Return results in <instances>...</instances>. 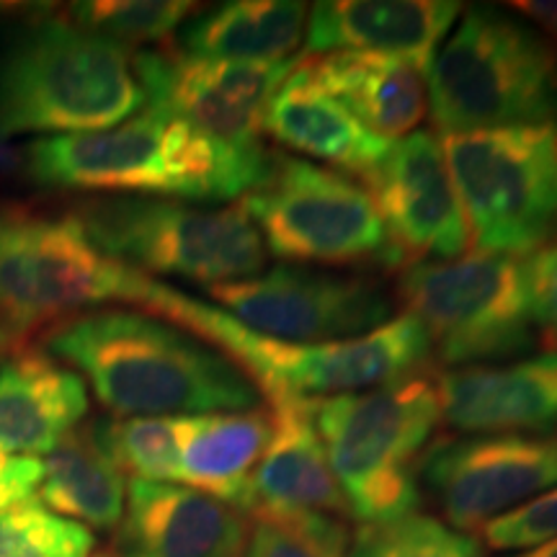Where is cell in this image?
Segmentation results:
<instances>
[{"label": "cell", "instance_id": "obj_1", "mask_svg": "<svg viewBox=\"0 0 557 557\" xmlns=\"http://www.w3.org/2000/svg\"><path fill=\"white\" fill-rule=\"evenodd\" d=\"M47 357L78 369L120 418L240 413L261 389L227 354L135 310L65 318L41 338Z\"/></svg>", "mask_w": 557, "mask_h": 557}, {"label": "cell", "instance_id": "obj_2", "mask_svg": "<svg viewBox=\"0 0 557 557\" xmlns=\"http://www.w3.org/2000/svg\"><path fill=\"white\" fill-rule=\"evenodd\" d=\"M26 156L32 176L50 186L227 201L259 189L274 152L227 145L148 109L111 129L37 139Z\"/></svg>", "mask_w": 557, "mask_h": 557}, {"label": "cell", "instance_id": "obj_3", "mask_svg": "<svg viewBox=\"0 0 557 557\" xmlns=\"http://www.w3.org/2000/svg\"><path fill=\"white\" fill-rule=\"evenodd\" d=\"M143 308L171 318L227 354L269 400H320L364 393L410 377L431 357L429 333L410 312L389 318L385 325L357 338L287 344L246 329L218 305H207L158 282H150Z\"/></svg>", "mask_w": 557, "mask_h": 557}, {"label": "cell", "instance_id": "obj_4", "mask_svg": "<svg viewBox=\"0 0 557 557\" xmlns=\"http://www.w3.org/2000/svg\"><path fill=\"white\" fill-rule=\"evenodd\" d=\"M145 103L132 54L73 21L29 26L0 58V137L111 129Z\"/></svg>", "mask_w": 557, "mask_h": 557}, {"label": "cell", "instance_id": "obj_5", "mask_svg": "<svg viewBox=\"0 0 557 557\" xmlns=\"http://www.w3.org/2000/svg\"><path fill=\"white\" fill-rule=\"evenodd\" d=\"M310 410L354 519L374 524L416 511L418 462L442 418L436 382L410 374L310 400Z\"/></svg>", "mask_w": 557, "mask_h": 557}, {"label": "cell", "instance_id": "obj_6", "mask_svg": "<svg viewBox=\"0 0 557 557\" xmlns=\"http://www.w3.org/2000/svg\"><path fill=\"white\" fill-rule=\"evenodd\" d=\"M429 109L444 135L557 120V47L513 16L472 9L429 67Z\"/></svg>", "mask_w": 557, "mask_h": 557}, {"label": "cell", "instance_id": "obj_7", "mask_svg": "<svg viewBox=\"0 0 557 557\" xmlns=\"http://www.w3.org/2000/svg\"><path fill=\"white\" fill-rule=\"evenodd\" d=\"M475 253H537L557 235V120L444 135Z\"/></svg>", "mask_w": 557, "mask_h": 557}, {"label": "cell", "instance_id": "obj_8", "mask_svg": "<svg viewBox=\"0 0 557 557\" xmlns=\"http://www.w3.org/2000/svg\"><path fill=\"white\" fill-rule=\"evenodd\" d=\"M90 246L145 274L214 284L261 274L267 246L240 207L201 209L152 197L94 199L73 214Z\"/></svg>", "mask_w": 557, "mask_h": 557}, {"label": "cell", "instance_id": "obj_9", "mask_svg": "<svg viewBox=\"0 0 557 557\" xmlns=\"http://www.w3.org/2000/svg\"><path fill=\"white\" fill-rule=\"evenodd\" d=\"M150 282L99 253L73 218L0 212V348L90 305H143Z\"/></svg>", "mask_w": 557, "mask_h": 557}, {"label": "cell", "instance_id": "obj_10", "mask_svg": "<svg viewBox=\"0 0 557 557\" xmlns=\"http://www.w3.org/2000/svg\"><path fill=\"white\" fill-rule=\"evenodd\" d=\"M278 259L400 267L377 207L346 173L274 152L269 176L238 205Z\"/></svg>", "mask_w": 557, "mask_h": 557}, {"label": "cell", "instance_id": "obj_11", "mask_svg": "<svg viewBox=\"0 0 557 557\" xmlns=\"http://www.w3.org/2000/svg\"><path fill=\"white\" fill-rule=\"evenodd\" d=\"M400 297L444 364H483L532 344L527 261L511 256L413 263L400 278Z\"/></svg>", "mask_w": 557, "mask_h": 557}, {"label": "cell", "instance_id": "obj_12", "mask_svg": "<svg viewBox=\"0 0 557 557\" xmlns=\"http://www.w3.org/2000/svg\"><path fill=\"white\" fill-rule=\"evenodd\" d=\"M418 478L451 529L478 532L557 485V434L442 438L421 455Z\"/></svg>", "mask_w": 557, "mask_h": 557}, {"label": "cell", "instance_id": "obj_13", "mask_svg": "<svg viewBox=\"0 0 557 557\" xmlns=\"http://www.w3.org/2000/svg\"><path fill=\"white\" fill-rule=\"evenodd\" d=\"M220 310L261 336L287 344H333L364 336L389 320L393 305L372 282L299 267H274L240 282L214 284Z\"/></svg>", "mask_w": 557, "mask_h": 557}, {"label": "cell", "instance_id": "obj_14", "mask_svg": "<svg viewBox=\"0 0 557 557\" xmlns=\"http://www.w3.org/2000/svg\"><path fill=\"white\" fill-rule=\"evenodd\" d=\"M297 62L218 60L186 52H137L132 58L152 111L238 148L261 145L269 101Z\"/></svg>", "mask_w": 557, "mask_h": 557}, {"label": "cell", "instance_id": "obj_15", "mask_svg": "<svg viewBox=\"0 0 557 557\" xmlns=\"http://www.w3.org/2000/svg\"><path fill=\"white\" fill-rule=\"evenodd\" d=\"M364 181L400 261H455L470 246L444 148L434 132L418 129L389 143Z\"/></svg>", "mask_w": 557, "mask_h": 557}, {"label": "cell", "instance_id": "obj_16", "mask_svg": "<svg viewBox=\"0 0 557 557\" xmlns=\"http://www.w3.org/2000/svg\"><path fill=\"white\" fill-rule=\"evenodd\" d=\"M250 524L225 500L178 483L129 480L116 534L122 557H246Z\"/></svg>", "mask_w": 557, "mask_h": 557}, {"label": "cell", "instance_id": "obj_17", "mask_svg": "<svg viewBox=\"0 0 557 557\" xmlns=\"http://www.w3.org/2000/svg\"><path fill=\"white\" fill-rule=\"evenodd\" d=\"M269 403L271 436L250 478L243 513L250 519H287L299 513L351 517L312 423L310 400L274 398Z\"/></svg>", "mask_w": 557, "mask_h": 557}, {"label": "cell", "instance_id": "obj_18", "mask_svg": "<svg viewBox=\"0 0 557 557\" xmlns=\"http://www.w3.org/2000/svg\"><path fill=\"white\" fill-rule=\"evenodd\" d=\"M442 418L459 434L557 426V351L513 364L455 367L436 382Z\"/></svg>", "mask_w": 557, "mask_h": 557}, {"label": "cell", "instance_id": "obj_19", "mask_svg": "<svg viewBox=\"0 0 557 557\" xmlns=\"http://www.w3.org/2000/svg\"><path fill=\"white\" fill-rule=\"evenodd\" d=\"M459 13L455 0H325L310 5L305 52H372L431 67Z\"/></svg>", "mask_w": 557, "mask_h": 557}, {"label": "cell", "instance_id": "obj_20", "mask_svg": "<svg viewBox=\"0 0 557 557\" xmlns=\"http://www.w3.org/2000/svg\"><path fill=\"white\" fill-rule=\"evenodd\" d=\"M312 81L382 139H403L429 111V67L372 52H331L305 60Z\"/></svg>", "mask_w": 557, "mask_h": 557}, {"label": "cell", "instance_id": "obj_21", "mask_svg": "<svg viewBox=\"0 0 557 557\" xmlns=\"http://www.w3.org/2000/svg\"><path fill=\"white\" fill-rule=\"evenodd\" d=\"M263 132L284 148L325 160L333 171L341 169L359 176H367L389 148L387 139L369 132L312 81L305 60L297 62L269 101Z\"/></svg>", "mask_w": 557, "mask_h": 557}, {"label": "cell", "instance_id": "obj_22", "mask_svg": "<svg viewBox=\"0 0 557 557\" xmlns=\"http://www.w3.org/2000/svg\"><path fill=\"white\" fill-rule=\"evenodd\" d=\"M88 410L81 374L47 354H21L0 367V449L50 455Z\"/></svg>", "mask_w": 557, "mask_h": 557}, {"label": "cell", "instance_id": "obj_23", "mask_svg": "<svg viewBox=\"0 0 557 557\" xmlns=\"http://www.w3.org/2000/svg\"><path fill=\"white\" fill-rule=\"evenodd\" d=\"M310 5L292 0H233L199 13L181 32L186 54L243 62L295 60Z\"/></svg>", "mask_w": 557, "mask_h": 557}, {"label": "cell", "instance_id": "obj_24", "mask_svg": "<svg viewBox=\"0 0 557 557\" xmlns=\"http://www.w3.org/2000/svg\"><path fill=\"white\" fill-rule=\"evenodd\" d=\"M269 436V410L194 416L189 438L181 451L178 483L243 511L250 478L267 451Z\"/></svg>", "mask_w": 557, "mask_h": 557}, {"label": "cell", "instance_id": "obj_25", "mask_svg": "<svg viewBox=\"0 0 557 557\" xmlns=\"http://www.w3.org/2000/svg\"><path fill=\"white\" fill-rule=\"evenodd\" d=\"M45 462L39 504L60 517L96 529L120 527L127 504V480L96 438L94 429H75Z\"/></svg>", "mask_w": 557, "mask_h": 557}, {"label": "cell", "instance_id": "obj_26", "mask_svg": "<svg viewBox=\"0 0 557 557\" xmlns=\"http://www.w3.org/2000/svg\"><path fill=\"white\" fill-rule=\"evenodd\" d=\"M191 423L194 416L109 418L90 429L124 475L129 472L132 480L178 483L181 451Z\"/></svg>", "mask_w": 557, "mask_h": 557}, {"label": "cell", "instance_id": "obj_27", "mask_svg": "<svg viewBox=\"0 0 557 557\" xmlns=\"http://www.w3.org/2000/svg\"><path fill=\"white\" fill-rule=\"evenodd\" d=\"M346 557H480V545L429 513L361 524Z\"/></svg>", "mask_w": 557, "mask_h": 557}, {"label": "cell", "instance_id": "obj_28", "mask_svg": "<svg viewBox=\"0 0 557 557\" xmlns=\"http://www.w3.org/2000/svg\"><path fill=\"white\" fill-rule=\"evenodd\" d=\"M197 9L189 0H96L75 3L73 24L96 37L127 47L163 41Z\"/></svg>", "mask_w": 557, "mask_h": 557}, {"label": "cell", "instance_id": "obj_29", "mask_svg": "<svg viewBox=\"0 0 557 557\" xmlns=\"http://www.w3.org/2000/svg\"><path fill=\"white\" fill-rule=\"evenodd\" d=\"M96 540L88 527L26 500L0 513V557H88Z\"/></svg>", "mask_w": 557, "mask_h": 557}, {"label": "cell", "instance_id": "obj_30", "mask_svg": "<svg viewBox=\"0 0 557 557\" xmlns=\"http://www.w3.org/2000/svg\"><path fill=\"white\" fill-rule=\"evenodd\" d=\"M348 529L329 513L253 519L246 557H346Z\"/></svg>", "mask_w": 557, "mask_h": 557}, {"label": "cell", "instance_id": "obj_31", "mask_svg": "<svg viewBox=\"0 0 557 557\" xmlns=\"http://www.w3.org/2000/svg\"><path fill=\"white\" fill-rule=\"evenodd\" d=\"M480 532L491 549H532L557 540V485L500 513Z\"/></svg>", "mask_w": 557, "mask_h": 557}, {"label": "cell", "instance_id": "obj_32", "mask_svg": "<svg viewBox=\"0 0 557 557\" xmlns=\"http://www.w3.org/2000/svg\"><path fill=\"white\" fill-rule=\"evenodd\" d=\"M532 320L557 341V243H549L527 261Z\"/></svg>", "mask_w": 557, "mask_h": 557}, {"label": "cell", "instance_id": "obj_33", "mask_svg": "<svg viewBox=\"0 0 557 557\" xmlns=\"http://www.w3.org/2000/svg\"><path fill=\"white\" fill-rule=\"evenodd\" d=\"M45 478V462L29 455H9L0 449V513L32 500Z\"/></svg>", "mask_w": 557, "mask_h": 557}, {"label": "cell", "instance_id": "obj_34", "mask_svg": "<svg viewBox=\"0 0 557 557\" xmlns=\"http://www.w3.org/2000/svg\"><path fill=\"white\" fill-rule=\"evenodd\" d=\"M508 9L532 18L540 29H545L549 37L557 39V0H519V3H511Z\"/></svg>", "mask_w": 557, "mask_h": 557}, {"label": "cell", "instance_id": "obj_35", "mask_svg": "<svg viewBox=\"0 0 557 557\" xmlns=\"http://www.w3.org/2000/svg\"><path fill=\"white\" fill-rule=\"evenodd\" d=\"M517 557H557V540L547 542V545L532 547V549H529V553H524V555H517Z\"/></svg>", "mask_w": 557, "mask_h": 557}, {"label": "cell", "instance_id": "obj_36", "mask_svg": "<svg viewBox=\"0 0 557 557\" xmlns=\"http://www.w3.org/2000/svg\"><path fill=\"white\" fill-rule=\"evenodd\" d=\"M94 557H122V555H116V553H99V555H94Z\"/></svg>", "mask_w": 557, "mask_h": 557}]
</instances>
